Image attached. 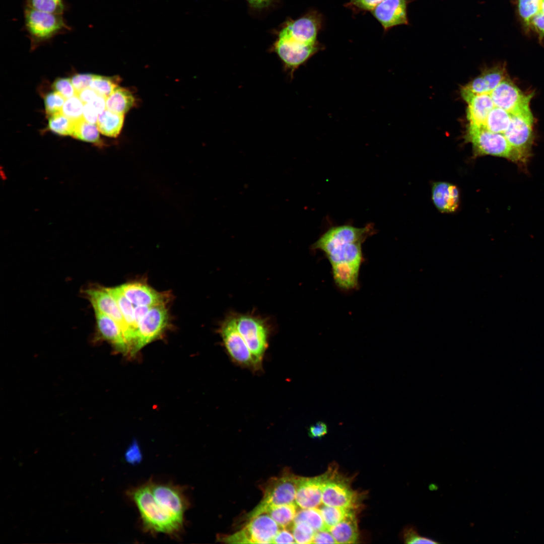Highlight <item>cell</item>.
Masks as SVG:
<instances>
[{
  "label": "cell",
  "instance_id": "cell-31",
  "mask_svg": "<svg viewBox=\"0 0 544 544\" xmlns=\"http://www.w3.org/2000/svg\"><path fill=\"white\" fill-rule=\"evenodd\" d=\"M266 513L280 526L285 528L293 522L297 513V506L294 503L275 506L269 508Z\"/></svg>",
  "mask_w": 544,
  "mask_h": 544
},
{
  "label": "cell",
  "instance_id": "cell-4",
  "mask_svg": "<svg viewBox=\"0 0 544 544\" xmlns=\"http://www.w3.org/2000/svg\"><path fill=\"white\" fill-rule=\"evenodd\" d=\"M24 29L31 40L32 48L72 30L62 14L24 7Z\"/></svg>",
  "mask_w": 544,
  "mask_h": 544
},
{
  "label": "cell",
  "instance_id": "cell-27",
  "mask_svg": "<svg viewBox=\"0 0 544 544\" xmlns=\"http://www.w3.org/2000/svg\"><path fill=\"white\" fill-rule=\"evenodd\" d=\"M132 94L127 89L117 87L106 98V109L120 114H124L134 102Z\"/></svg>",
  "mask_w": 544,
  "mask_h": 544
},
{
  "label": "cell",
  "instance_id": "cell-44",
  "mask_svg": "<svg viewBox=\"0 0 544 544\" xmlns=\"http://www.w3.org/2000/svg\"><path fill=\"white\" fill-rule=\"evenodd\" d=\"M94 75L89 74H77L71 78L72 84L76 91V94L81 90L90 87Z\"/></svg>",
  "mask_w": 544,
  "mask_h": 544
},
{
  "label": "cell",
  "instance_id": "cell-15",
  "mask_svg": "<svg viewBox=\"0 0 544 544\" xmlns=\"http://www.w3.org/2000/svg\"><path fill=\"white\" fill-rule=\"evenodd\" d=\"M495 106L510 113L529 106L532 94H525L508 77L503 80L491 93Z\"/></svg>",
  "mask_w": 544,
  "mask_h": 544
},
{
  "label": "cell",
  "instance_id": "cell-49",
  "mask_svg": "<svg viewBox=\"0 0 544 544\" xmlns=\"http://www.w3.org/2000/svg\"><path fill=\"white\" fill-rule=\"evenodd\" d=\"M274 543H296L293 533L288 530L283 529L279 530L275 536L273 542Z\"/></svg>",
  "mask_w": 544,
  "mask_h": 544
},
{
  "label": "cell",
  "instance_id": "cell-41",
  "mask_svg": "<svg viewBox=\"0 0 544 544\" xmlns=\"http://www.w3.org/2000/svg\"><path fill=\"white\" fill-rule=\"evenodd\" d=\"M44 100L46 114L50 116L61 112L65 99L58 93L54 91L46 94Z\"/></svg>",
  "mask_w": 544,
  "mask_h": 544
},
{
  "label": "cell",
  "instance_id": "cell-25",
  "mask_svg": "<svg viewBox=\"0 0 544 544\" xmlns=\"http://www.w3.org/2000/svg\"><path fill=\"white\" fill-rule=\"evenodd\" d=\"M331 265L334 282L339 288L350 290L358 286L360 264L342 262Z\"/></svg>",
  "mask_w": 544,
  "mask_h": 544
},
{
  "label": "cell",
  "instance_id": "cell-19",
  "mask_svg": "<svg viewBox=\"0 0 544 544\" xmlns=\"http://www.w3.org/2000/svg\"><path fill=\"white\" fill-rule=\"evenodd\" d=\"M121 292L134 306H153L166 304L169 295L157 291L145 283L132 282L119 286Z\"/></svg>",
  "mask_w": 544,
  "mask_h": 544
},
{
  "label": "cell",
  "instance_id": "cell-5",
  "mask_svg": "<svg viewBox=\"0 0 544 544\" xmlns=\"http://www.w3.org/2000/svg\"><path fill=\"white\" fill-rule=\"evenodd\" d=\"M323 22L322 14L311 10L297 19H287L273 32L276 37L294 43L313 45L319 42L317 37L322 28Z\"/></svg>",
  "mask_w": 544,
  "mask_h": 544
},
{
  "label": "cell",
  "instance_id": "cell-45",
  "mask_svg": "<svg viewBox=\"0 0 544 544\" xmlns=\"http://www.w3.org/2000/svg\"><path fill=\"white\" fill-rule=\"evenodd\" d=\"M528 28L536 32L541 40L544 37V14L538 13L534 16L530 20Z\"/></svg>",
  "mask_w": 544,
  "mask_h": 544
},
{
  "label": "cell",
  "instance_id": "cell-52",
  "mask_svg": "<svg viewBox=\"0 0 544 544\" xmlns=\"http://www.w3.org/2000/svg\"><path fill=\"white\" fill-rule=\"evenodd\" d=\"M249 7L255 11H261L272 6L276 0H246Z\"/></svg>",
  "mask_w": 544,
  "mask_h": 544
},
{
  "label": "cell",
  "instance_id": "cell-43",
  "mask_svg": "<svg viewBox=\"0 0 544 544\" xmlns=\"http://www.w3.org/2000/svg\"><path fill=\"white\" fill-rule=\"evenodd\" d=\"M383 1L384 0H349L345 5L354 12H371Z\"/></svg>",
  "mask_w": 544,
  "mask_h": 544
},
{
  "label": "cell",
  "instance_id": "cell-48",
  "mask_svg": "<svg viewBox=\"0 0 544 544\" xmlns=\"http://www.w3.org/2000/svg\"><path fill=\"white\" fill-rule=\"evenodd\" d=\"M99 113L91 104H84L83 118L87 122L96 124Z\"/></svg>",
  "mask_w": 544,
  "mask_h": 544
},
{
  "label": "cell",
  "instance_id": "cell-55",
  "mask_svg": "<svg viewBox=\"0 0 544 544\" xmlns=\"http://www.w3.org/2000/svg\"><path fill=\"white\" fill-rule=\"evenodd\" d=\"M538 13L544 14V0H541Z\"/></svg>",
  "mask_w": 544,
  "mask_h": 544
},
{
  "label": "cell",
  "instance_id": "cell-37",
  "mask_svg": "<svg viewBox=\"0 0 544 544\" xmlns=\"http://www.w3.org/2000/svg\"><path fill=\"white\" fill-rule=\"evenodd\" d=\"M541 0H518V11L524 26L528 28L532 18L538 13Z\"/></svg>",
  "mask_w": 544,
  "mask_h": 544
},
{
  "label": "cell",
  "instance_id": "cell-2",
  "mask_svg": "<svg viewBox=\"0 0 544 544\" xmlns=\"http://www.w3.org/2000/svg\"><path fill=\"white\" fill-rule=\"evenodd\" d=\"M128 495L139 510L146 531L170 535L181 531L183 520L166 510L156 501L149 483L131 489Z\"/></svg>",
  "mask_w": 544,
  "mask_h": 544
},
{
  "label": "cell",
  "instance_id": "cell-18",
  "mask_svg": "<svg viewBox=\"0 0 544 544\" xmlns=\"http://www.w3.org/2000/svg\"><path fill=\"white\" fill-rule=\"evenodd\" d=\"M331 468L312 478L299 477L296 494V504L302 509L317 508L322 503V490Z\"/></svg>",
  "mask_w": 544,
  "mask_h": 544
},
{
  "label": "cell",
  "instance_id": "cell-32",
  "mask_svg": "<svg viewBox=\"0 0 544 544\" xmlns=\"http://www.w3.org/2000/svg\"><path fill=\"white\" fill-rule=\"evenodd\" d=\"M319 509L327 530L342 521L350 514L354 512V508L334 507L325 505Z\"/></svg>",
  "mask_w": 544,
  "mask_h": 544
},
{
  "label": "cell",
  "instance_id": "cell-1",
  "mask_svg": "<svg viewBox=\"0 0 544 544\" xmlns=\"http://www.w3.org/2000/svg\"><path fill=\"white\" fill-rule=\"evenodd\" d=\"M375 231L371 223L362 228L349 225L333 226L322 234L312 248L323 251L331 265L342 262L361 264L362 244Z\"/></svg>",
  "mask_w": 544,
  "mask_h": 544
},
{
  "label": "cell",
  "instance_id": "cell-53",
  "mask_svg": "<svg viewBox=\"0 0 544 544\" xmlns=\"http://www.w3.org/2000/svg\"><path fill=\"white\" fill-rule=\"evenodd\" d=\"M151 306H134V318L135 325L138 329L140 322L145 316L150 309Z\"/></svg>",
  "mask_w": 544,
  "mask_h": 544
},
{
  "label": "cell",
  "instance_id": "cell-21",
  "mask_svg": "<svg viewBox=\"0 0 544 544\" xmlns=\"http://www.w3.org/2000/svg\"><path fill=\"white\" fill-rule=\"evenodd\" d=\"M461 94L467 104L469 124L484 126L488 114L495 106L490 94H473L463 90Z\"/></svg>",
  "mask_w": 544,
  "mask_h": 544
},
{
  "label": "cell",
  "instance_id": "cell-34",
  "mask_svg": "<svg viewBox=\"0 0 544 544\" xmlns=\"http://www.w3.org/2000/svg\"><path fill=\"white\" fill-rule=\"evenodd\" d=\"M25 7L41 12L62 15L67 9L64 0H25Z\"/></svg>",
  "mask_w": 544,
  "mask_h": 544
},
{
  "label": "cell",
  "instance_id": "cell-36",
  "mask_svg": "<svg viewBox=\"0 0 544 544\" xmlns=\"http://www.w3.org/2000/svg\"><path fill=\"white\" fill-rule=\"evenodd\" d=\"M48 128L52 132L61 135H72L73 120L61 112L49 116Z\"/></svg>",
  "mask_w": 544,
  "mask_h": 544
},
{
  "label": "cell",
  "instance_id": "cell-26",
  "mask_svg": "<svg viewBox=\"0 0 544 544\" xmlns=\"http://www.w3.org/2000/svg\"><path fill=\"white\" fill-rule=\"evenodd\" d=\"M328 530L336 543H354L358 538V529L355 512L331 527Z\"/></svg>",
  "mask_w": 544,
  "mask_h": 544
},
{
  "label": "cell",
  "instance_id": "cell-42",
  "mask_svg": "<svg viewBox=\"0 0 544 544\" xmlns=\"http://www.w3.org/2000/svg\"><path fill=\"white\" fill-rule=\"evenodd\" d=\"M54 91L61 95L65 99L76 95V90L72 84L71 79L58 78L52 84Z\"/></svg>",
  "mask_w": 544,
  "mask_h": 544
},
{
  "label": "cell",
  "instance_id": "cell-6",
  "mask_svg": "<svg viewBox=\"0 0 544 544\" xmlns=\"http://www.w3.org/2000/svg\"><path fill=\"white\" fill-rule=\"evenodd\" d=\"M298 476L290 473L270 479L263 490V497L260 502L249 513V519L266 513L271 507L294 503L296 498Z\"/></svg>",
  "mask_w": 544,
  "mask_h": 544
},
{
  "label": "cell",
  "instance_id": "cell-47",
  "mask_svg": "<svg viewBox=\"0 0 544 544\" xmlns=\"http://www.w3.org/2000/svg\"><path fill=\"white\" fill-rule=\"evenodd\" d=\"M327 427L326 424L318 422L311 426L308 429V435L312 438H321L327 434Z\"/></svg>",
  "mask_w": 544,
  "mask_h": 544
},
{
  "label": "cell",
  "instance_id": "cell-24",
  "mask_svg": "<svg viewBox=\"0 0 544 544\" xmlns=\"http://www.w3.org/2000/svg\"><path fill=\"white\" fill-rule=\"evenodd\" d=\"M106 288L116 300L128 327L130 335V356H132L135 355L138 333V328L134 318V306L124 295L119 286Z\"/></svg>",
  "mask_w": 544,
  "mask_h": 544
},
{
  "label": "cell",
  "instance_id": "cell-22",
  "mask_svg": "<svg viewBox=\"0 0 544 544\" xmlns=\"http://www.w3.org/2000/svg\"><path fill=\"white\" fill-rule=\"evenodd\" d=\"M507 77L505 66L498 64L484 70L461 90L473 94H490Z\"/></svg>",
  "mask_w": 544,
  "mask_h": 544
},
{
  "label": "cell",
  "instance_id": "cell-50",
  "mask_svg": "<svg viewBox=\"0 0 544 544\" xmlns=\"http://www.w3.org/2000/svg\"><path fill=\"white\" fill-rule=\"evenodd\" d=\"M126 460L131 463H135L141 459V454L139 447L135 441L129 446L125 454Z\"/></svg>",
  "mask_w": 544,
  "mask_h": 544
},
{
  "label": "cell",
  "instance_id": "cell-8",
  "mask_svg": "<svg viewBox=\"0 0 544 544\" xmlns=\"http://www.w3.org/2000/svg\"><path fill=\"white\" fill-rule=\"evenodd\" d=\"M533 116L528 107L511 113L510 124L503 133L512 147L526 162L533 141Z\"/></svg>",
  "mask_w": 544,
  "mask_h": 544
},
{
  "label": "cell",
  "instance_id": "cell-30",
  "mask_svg": "<svg viewBox=\"0 0 544 544\" xmlns=\"http://www.w3.org/2000/svg\"><path fill=\"white\" fill-rule=\"evenodd\" d=\"M511 119V113L494 106L488 114L484 127L492 132L503 134L508 127Z\"/></svg>",
  "mask_w": 544,
  "mask_h": 544
},
{
  "label": "cell",
  "instance_id": "cell-35",
  "mask_svg": "<svg viewBox=\"0 0 544 544\" xmlns=\"http://www.w3.org/2000/svg\"><path fill=\"white\" fill-rule=\"evenodd\" d=\"M119 80L116 77H110L94 75L90 88L98 94L105 98L108 97L117 87Z\"/></svg>",
  "mask_w": 544,
  "mask_h": 544
},
{
  "label": "cell",
  "instance_id": "cell-3",
  "mask_svg": "<svg viewBox=\"0 0 544 544\" xmlns=\"http://www.w3.org/2000/svg\"><path fill=\"white\" fill-rule=\"evenodd\" d=\"M465 138L472 145L474 157L491 155L504 158L518 164L526 163L503 133L492 132L484 126L469 124Z\"/></svg>",
  "mask_w": 544,
  "mask_h": 544
},
{
  "label": "cell",
  "instance_id": "cell-29",
  "mask_svg": "<svg viewBox=\"0 0 544 544\" xmlns=\"http://www.w3.org/2000/svg\"><path fill=\"white\" fill-rule=\"evenodd\" d=\"M99 132L95 124L89 123L83 118L73 120L71 136L77 139L100 145Z\"/></svg>",
  "mask_w": 544,
  "mask_h": 544
},
{
  "label": "cell",
  "instance_id": "cell-33",
  "mask_svg": "<svg viewBox=\"0 0 544 544\" xmlns=\"http://www.w3.org/2000/svg\"><path fill=\"white\" fill-rule=\"evenodd\" d=\"M301 522L308 524L315 532L327 530L320 509L317 508L302 509L297 512L293 523Z\"/></svg>",
  "mask_w": 544,
  "mask_h": 544
},
{
  "label": "cell",
  "instance_id": "cell-20",
  "mask_svg": "<svg viewBox=\"0 0 544 544\" xmlns=\"http://www.w3.org/2000/svg\"><path fill=\"white\" fill-rule=\"evenodd\" d=\"M94 313L99 337L110 343L116 351L130 355L129 346L119 325L102 312L94 310Z\"/></svg>",
  "mask_w": 544,
  "mask_h": 544
},
{
  "label": "cell",
  "instance_id": "cell-51",
  "mask_svg": "<svg viewBox=\"0 0 544 544\" xmlns=\"http://www.w3.org/2000/svg\"><path fill=\"white\" fill-rule=\"evenodd\" d=\"M76 95L84 104H92L99 94L94 90L88 87L78 92Z\"/></svg>",
  "mask_w": 544,
  "mask_h": 544
},
{
  "label": "cell",
  "instance_id": "cell-54",
  "mask_svg": "<svg viewBox=\"0 0 544 544\" xmlns=\"http://www.w3.org/2000/svg\"><path fill=\"white\" fill-rule=\"evenodd\" d=\"M91 104L100 114L106 109V98L98 95Z\"/></svg>",
  "mask_w": 544,
  "mask_h": 544
},
{
  "label": "cell",
  "instance_id": "cell-13",
  "mask_svg": "<svg viewBox=\"0 0 544 544\" xmlns=\"http://www.w3.org/2000/svg\"><path fill=\"white\" fill-rule=\"evenodd\" d=\"M358 499L357 493L351 488L348 480L331 468L323 488L322 503L327 506L355 509Z\"/></svg>",
  "mask_w": 544,
  "mask_h": 544
},
{
  "label": "cell",
  "instance_id": "cell-39",
  "mask_svg": "<svg viewBox=\"0 0 544 544\" xmlns=\"http://www.w3.org/2000/svg\"><path fill=\"white\" fill-rule=\"evenodd\" d=\"M315 530L307 523H294L292 533L296 543H312Z\"/></svg>",
  "mask_w": 544,
  "mask_h": 544
},
{
  "label": "cell",
  "instance_id": "cell-40",
  "mask_svg": "<svg viewBox=\"0 0 544 544\" xmlns=\"http://www.w3.org/2000/svg\"><path fill=\"white\" fill-rule=\"evenodd\" d=\"M402 537L405 543H438L434 539L423 536L419 533L417 527L413 525L406 526L402 532Z\"/></svg>",
  "mask_w": 544,
  "mask_h": 544
},
{
  "label": "cell",
  "instance_id": "cell-11",
  "mask_svg": "<svg viewBox=\"0 0 544 544\" xmlns=\"http://www.w3.org/2000/svg\"><path fill=\"white\" fill-rule=\"evenodd\" d=\"M169 324V314L166 304L152 306L139 324L135 354L160 336Z\"/></svg>",
  "mask_w": 544,
  "mask_h": 544
},
{
  "label": "cell",
  "instance_id": "cell-10",
  "mask_svg": "<svg viewBox=\"0 0 544 544\" xmlns=\"http://www.w3.org/2000/svg\"><path fill=\"white\" fill-rule=\"evenodd\" d=\"M219 332L231 359L240 366L255 369L250 350L237 328L235 316H230L222 322Z\"/></svg>",
  "mask_w": 544,
  "mask_h": 544
},
{
  "label": "cell",
  "instance_id": "cell-46",
  "mask_svg": "<svg viewBox=\"0 0 544 544\" xmlns=\"http://www.w3.org/2000/svg\"><path fill=\"white\" fill-rule=\"evenodd\" d=\"M312 543H336V542L328 530H322L315 532Z\"/></svg>",
  "mask_w": 544,
  "mask_h": 544
},
{
  "label": "cell",
  "instance_id": "cell-7",
  "mask_svg": "<svg viewBox=\"0 0 544 544\" xmlns=\"http://www.w3.org/2000/svg\"><path fill=\"white\" fill-rule=\"evenodd\" d=\"M235 317L237 328L250 350L255 369H258L268 346L269 330L266 322L250 314H240Z\"/></svg>",
  "mask_w": 544,
  "mask_h": 544
},
{
  "label": "cell",
  "instance_id": "cell-28",
  "mask_svg": "<svg viewBox=\"0 0 544 544\" xmlns=\"http://www.w3.org/2000/svg\"><path fill=\"white\" fill-rule=\"evenodd\" d=\"M124 114H120L105 109L100 113L97 121L99 131L109 137L116 138L122 129Z\"/></svg>",
  "mask_w": 544,
  "mask_h": 544
},
{
  "label": "cell",
  "instance_id": "cell-17",
  "mask_svg": "<svg viewBox=\"0 0 544 544\" xmlns=\"http://www.w3.org/2000/svg\"><path fill=\"white\" fill-rule=\"evenodd\" d=\"M411 0H384L371 12L384 32L402 25H409L407 6Z\"/></svg>",
  "mask_w": 544,
  "mask_h": 544
},
{
  "label": "cell",
  "instance_id": "cell-38",
  "mask_svg": "<svg viewBox=\"0 0 544 544\" xmlns=\"http://www.w3.org/2000/svg\"><path fill=\"white\" fill-rule=\"evenodd\" d=\"M84 104L76 95L65 99L61 113L72 120L83 118Z\"/></svg>",
  "mask_w": 544,
  "mask_h": 544
},
{
  "label": "cell",
  "instance_id": "cell-9",
  "mask_svg": "<svg viewBox=\"0 0 544 544\" xmlns=\"http://www.w3.org/2000/svg\"><path fill=\"white\" fill-rule=\"evenodd\" d=\"M279 526L267 513H262L250 518L244 527L224 540L235 543H271Z\"/></svg>",
  "mask_w": 544,
  "mask_h": 544
},
{
  "label": "cell",
  "instance_id": "cell-14",
  "mask_svg": "<svg viewBox=\"0 0 544 544\" xmlns=\"http://www.w3.org/2000/svg\"><path fill=\"white\" fill-rule=\"evenodd\" d=\"M94 310H97L114 320L121 328L130 350V335L127 324L113 297L106 288H92L85 291Z\"/></svg>",
  "mask_w": 544,
  "mask_h": 544
},
{
  "label": "cell",
  "instance_id": "cell-12",
  "mask_svg": "<svg viewBox=\"0 0 544 544\" xmlns=\"http://www.w3.org/2000/svg\"><path fill=\"white\" fill-rule=\"evenodd\" d=\"M321 48L322 46L319 42L313 45H301L276 37L270 49L277 54L285 69L293 74L296 69Z\"/></svg>",
  "mask_w": 544,
  "mask_h": 544
},
{
  "label": "cell",
  "instance_id": "cell-16",
  "mask_svg": "<svg viewBox=\"0 0 544 544\" xmlns=\"http://www.w3.org/2000/svg\"><path fill=\"white\" fill-rule=\"evenodd\" d=\"M149 484L156 501L166 510L183 520L188 504L182 489L170 484Z\"/></svg>",
  "mask_w": 544,
  "mask_h": 544
},
{
  "label": "cell",
  "instance_id": "cell-23",
  "mask_svg": "<svg viewBox=\"0 0 544 544\" xmlns=\"http://www.w3.org/2000/svg\"><path fill=\"white\" fill-rule=\"evenodd\" d=\"M432 198L441 213H451L459 207L460 194L457 187L447 182H435L432 188Z\"/></svg>",
  "mask_w": 544,
  "mask_h": 544
}]
</instances>
